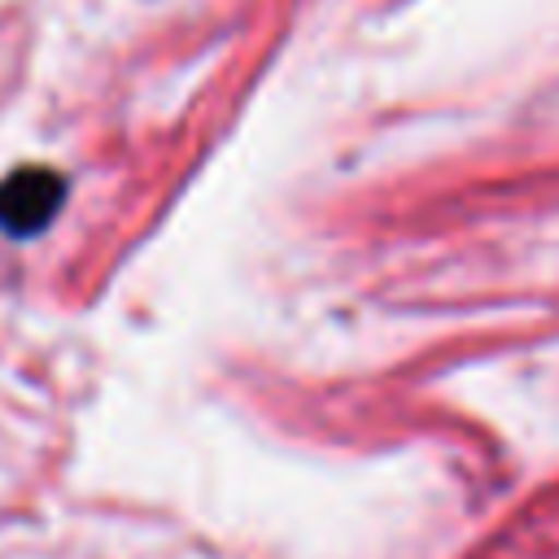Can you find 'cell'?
I'll return each mask as SVG.
<instances>
[{
    "mask_svg": "<svg viewBox=\"0 0 559 559\" xmlns=\"http://www.w3.org/2000/svg\"><path fill=\"white\" fill-rule=\"evenodd\" d=\"M66 175L52 166H13L0 175V236L9 240H35L52 227V218L66 205Z\"/></svg>",
    "mask_w": 559,
    "mask_h": 559,
    "instance_id": "1",
    "label": "cell"
}]
</instances>
